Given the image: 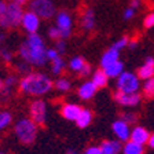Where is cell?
Returning a JSON list of instances; mask_svg holds the SVG:
<instances>
[{
    "label": "cell",
    "mask_w": 154,
    "mask_h": 154,
    "mask_svg": "<svg viewBox=\"0 0 154 154\" xmlns=\"http://www.w3.org/2000/svg\"><path fill=\"white\" fill-rule=\"evenodd\" d=\"M136 76L139 77V80H149L151 77H154V66L151 65H142L136 72Z\"/></svg>",
    "instance_id": "7402d4cb"
},
{
    "label": "cell",
    "mask_w": 154,
    "mask_h": 154,
    "mask_svg": "<svg viewBox=\"0 0 154 154\" xmlns=\"http://www.w3.org/2000/svg\"><path fill=\"white\" fill-rule=\"evenodd\" d=\"M14 132H15L17 138H18V140L21 142V143L30 144L36 140V136H37V125L30 119H22L15 124Z\"/></svg>",
    "instance_id": "277c9868"
},
{
    "label": "cell",
    "mask_w": 154,
    "mask_h": 154,
    "mask_svg": "<svg viewBox=\"0 0 154 154\" xmlns=\"http://www.w3.org/2000/svg\"><path fill=\"white\" fill-rule=\"evenodd\" d=\"M23 18V11L22 6L17 4L15 2L7 4V10L3 15H0V26L3 29H11L17 28L22 23Z\"/></svg>",
    "instance_id": "3957f363"
},
{
    "label": "cell",
    "mask_w": 154,
    "mask_h": 154,
    "mask_svg": "<svg viewBox=\"0 0 154 154\" xmlns=\"http://www.w3.org/2000/svg\"><path fill=\"white\" fill-rule=\"evenodd\" d=\"M6 10H7V4L4 3L3 0H0V15H3L6 13Z\"/></svg>",
    "instance_id": "ab89813d"
},
{
    "label": "cell",
    "mask_w": 154,
    "mask_h": 154,
    "mask_svg": "<svg viewBox=\"0 0 154 154\" xmlns=\"http://www.w3.org/2000/svg\"><path fill=\"white\" fill-rule=\"evenodd\" d=\"M91 81L95 84L96 88H105V87L107 85L109 77H107V74L105 73L103 69H98V70H95L92 73V80Z\"/></svg>",
    "instance_id": "ac0fdd59"
},
{
    "label": "cell",
    "mask_w": 154,
    "mask_h": 154,
    "mask_svg": "<svg viewBox=\"0 0 154 154\" xmlns=\"http://www.w3.org/2000/svg\"><path fill=\"white\" fill-rule=\"evenodd\" d=\"M128 43H129V37H128V36H122V37L119 38V40H117V42H116L112 47L120 51V50H122V48L128 47Z\"/></svg>",
    "instance_id": "f1b7e54d"
},
{
    "label": "cell",
    "mask_w": 154,
    "mask_h": 154,
    "mask_svg": "<svg viewBox=\"0 0 154 154\" xmlns=\"http://www.w3.org/2000/svg\"><path fill=\"white\" fill-rule=\"evenodd\" d=\"M17 70H18V73H21L22 76H28V74H30L32 72H30V65L28 63V62H21V63L17 65Z\"/></svg>",
    "instance_id": "f546056e"
},
{
    "label": "cell",
    "mask_w": 154,
    "mask_h": 154,
    "mask_svg": "<svg viewBox=\"0 0 154 154\" xmlns=\"http://www.w3.org/2000/svg\"><path fill=\"white\" fill-rule=\"evenodd\" d=\"M143 63L144 65H151V66H154V58L153 57H147L146 59H144Z\"/></svg>",
    "instance_id": "60d3db41"
},
{
    "label": "cell",
    "mask_w": 154,
    "mask_h": 154,
    "mask_svg": "<svg viewBox=\"0 0 154 154\" xmlns=\"http://www.w3.org/2000/svg\"><path fill=\"white\" fill-rule=\"evenodd\" d=\"M17 4H19V6H22V4H25V3H28L29 0H14Z\"/></svg>",
    "instance_id": "ee69618b"
},
{
    "label": "cell",
    "mask_w": 154,
    "mask_h": 154,
    "mask_svg": "<svg viewBox=\"0 0 154 154\" xmlns=\"http://www.w3.org/2000/svg\"><path fill=\"white\" fill-rule=\"evenodd\" d=\"M3 85H4V81L2 80V79H0V91L3 90Z\"/></svg>",
    "instance_id": "bcb514c9"
},
{
    "label": "cell",
    "mask_w": 154,
    "mask_h": 154,
    "mask_svg": "<svg viewBox=\"0 0 154 154\" xmlns=\"http://www.w3.org/2000/svg\"><path fill=\"white\" fill-rule=\"evenodd\" d=\"M65 63H63V59H62L61 57L55 58L54 61H52V73L54 74H59L62 72V69H63Z\"/></svg>",
    "instance_id": "4316f807"
},
{
    "label": "cell",
    "mask_w": 154,
    "mask_h": 154,
    "mask_svg": "<svg viewBox=\"0 0 154 154\" xmlns=\"http://www.w3.org/2000/svg\"><path fill=\"white\" fill-rule=\"evenodd\" d=\"M45 55H47V59H50V61H54L55 58L59 57V54H58L57 50H54V48H50V50H47V52H45Z\"/></svg>",
    "instance_id": "836d02e7"
},
{
    "label": "cell",
    "mask_w": 154,
    "mask_h": 154,
    "mask_svg": "<svg viewBox=\"0 0 154 154\" xmlns=\"http://www.w3.org/2000/svg\"><path fill=\"white\" fill-rule=\"evenodd\" d=\"M140 0H131V2H129V6L128 7H131L132 10H135V11H136V10L139 8V7H140Z\"/></svg>",
    "instance_id": "f35d334b"
},
{
    "label": "cell",
    "mask_w": 154,
    "mask_h": 154,
    "mask_svg": "<svg viewBox=\"0 0 154 154\" xmlns=\"http://www.w3.org/2000/svg\"><path fill=\"white\" fill-rule=\"evenodd\" d=\"M48 36H50V38L58 42V40H61V30L58 28H55V26H51L48 29Z\"/></svg>",
    "instance_id": "4dcf8cb0"
},
{
    "label": "cell",
    "mask_w": 154,
    "mask_h": 154,
    "mask_svg": "<svg viewBox=\"0 0 154 154\" xmlns=\"http://www.w3.org/2000/svg\"><path fill=\"white\" fill-rule=\"evenodd\" d=\"M119 57H120L119 50H116V48H113V47H110L109 50H106L105 54L100 58V66H102V69H106V67H109L110 65L119 62Z\"/></svg>",
    "instance_id": "5bb4252c"
},
{
    "label": "cell",
    "mask_w": 154,
    "mask_h": 154,
    "mask_svg": "<svg viewBox=\"0 0 154 154\" xmlns=\"http://www.w3.org/2000/svg\"><path fill=\"white\" fill-rule=\"evenodd\" d=\"M92 117H94V114L90 109H83L76 121L77 127H79V128H85V127H88V125L91 124V121H92Z\"/></svg>",
    "instance_id": "44dd1931"
},
{
    "label": "cell",
    "mask_w": 154,
    "mask_h": 154,
    "mask_svg": "<svg viewBox=\"0 0 154 154\" xmlns=\"http://www.w3.org/2000/svg\"><path fill=\"white\" fill-rule=\"evenodd\" d=\"M54 83L48 76L42 73H30L19 81L21 92L32 96H42L52 88Z\"/></svg>",
    "instance_id": "7a4b0ae2"
},
{
    "label": "cell",
    "mask_w": 154,
    "mask_h": 154,
    "mask_svg": "<svg viewBox=\"0 0 154 154\" xmlns=\"http://www.w3.org/2000/svg\"><path fill=\"white\" fill-rule=\"evenodd\" d=\"M134 15H135V10H132L131 7H127V8H125V11H124V14H122L124 19H127V21H128V19H131Z\"/></svg>",
    "instance_id": "8d00e7d4"
},
{
    "label": "cell",
    "mask_w": 154,
    "mask_h": 154,
    "mask_svg": "<svg viewBox=\"0 0 154 154\" xmlns=\"http://www.w3.org/2000/svg\"><path fill=\"white\" fill-rule=\"evenodd\" d=\"M57 28L61 30V40H65L72 33V17L66 10H61L57 15Z\"/></svg>",
    "instance_id": "ba28073f"
},
{
    "label": "cell",
    "mask_w": 154,
    "mask_h": 154,
    "mask_svg": "<svg viewBox=\"0 0 154 154\" xmlns=\"http://www.w3.org/2000/svg\"><path fill=\"white\" fill-rule=\"evenodd\" d=\"M84 154H102V150H100V147H96V146H91V147L87 149Z\"/></svg>",
    "instance_id": "74e56055"
},
{
    "label": "cell",
    "mask_w": 154,
    "mask_h": 154,
    "mask_svg": "<svg viewBox=\"0 0 154 154\" xmlns=\"http://www.w3.org/2000/svg\"><path fill=\"white\" fill-rule=\"evenodd\" d=\"M102 154H119L122 150V144L120 140H105L100 144Z\"/></svg>",
    "instance_id": "e0dca14e"
},
{
    "label": "cell",
    "mask_w": 154,
    "mask_h": 154,
    "mask_svg": "<svg viewBox=\"0 0 154 154\" xmlns=\"http://www.w3.org/2000/svg\"><path fill=\"white\" fill-rule=\"evenodd\" d=\"M47 50L44 48L43 38L37 33H29L26 42L19 47V55L25 62L35 66H43L47 61Z\"/></svg>",
    "instance_id": "6da1fadb"
},
{
    "label": "cell",
    "mask_w": 154,
    "mask_h": 154,
    "mask_svg": "<svg viewBox=\"0 0 154 154\" xmlns=\"http://www.w3.org/2000/svg\"><path fill=\"white\" fill-rule=\"evenodd\" d=\"M58 51V54H63L65 50H66V44H65V40H58L57 42V48H55Z\"/></svg>",
    "instance_id": "d590c367"
},
{
    "label": "cell",
    "mask_w": 154,
    "mask_h": 154,
    "mask_svg": "<svg viewBox=\"0 0 154 154\" xmlns=\"http://www.w3.org/2000/svg\"><path fill=\"white\" fill-rule=\"evenodd\" d=\"M85 63H87V62H85V59H84L83 57H76V58H73V59L70 61L69 66H70V69L73 72H77V73H79V72H80L81 69L84 67V65H85Z\"/></svg>",
    "instance_id": "cb8c5ba5"
},
{
    "label": "cell",
    "mask_w": 154,
    "mask_h": 154,
    "mask_svg": "<svg viewBox=\"0 0 154 154\" xmlns=\"http://www.w3.org/2000/svg\"><path fill=\"white\" fill-rule=\"evenodd\" d=\"M66 154H77V153H76V151L73 150V149H69V150L66 151Z\"/></svg>",
    "instance_id": "f6af8a7d"
},
{
    "label": "cell",
    "mask_w": 154,
    "mask_h": 154,
    "mask_svg": "<svg viewBox=\"0 0 154 154\" xmlns=\"http://www.w3.org/2000/svg\"><path fill=\"white\" fill-rule=\"evenodd\" d=\"M3 40H4V35L0 32V44H2V42H3Z\"/></svg>",
    "instance_id": "7dc6e473"
},
{
    "label": "cell",
    "mask_w": 154,
    "mask_h": 154,
    "mask_svg": "<svg viewBox=\"0 0 154 154\" xmlns=\"http://www.w3.org/2000/svg\"><path fill=\"white\" fill-rule=\"evenodd\" d=\"M122 154H144V146L128 140L122 146Z\"/></svg>",
    "instance_id": "ffe728a7"
},
{
    "label": "cell",
    "mask_w": 154,
    "mask_h": 154,
    "mask_svg": "<svg viewBox=\"0 0 154 154\" xmlns=\"http://www.w3.org/2000/svg\"><path fill=\"white\" fill-rule=\"evenodd\" d=\"M143 95L146 98H153L154 96V77L149 79L143 84Z\"/></svg>",
    "instance_id": "603a6c76"
},
{
    "label": "cell",
    "mask_w": 154,
    "mask_h": 154,
    "mask_svg": "<svg viewBox=\"0 0 154 154\" xmlns=\"http://www.w3.org/2000/svg\"><path fill=\"white\" fill-rule=\"evenodd\" d=\"M120 120H122L124 122H127L128 125H131V124H134V122L138 121V114H135V113H132V112H125V113L121 114Z\"/></svg>",
    "instance_id": "484cf974"
},
{
    "label": "cell",
    "mask_w": 154,
    "mask_h": 154,
    "mask_svg": "<svg viewBox=\"0 0 154 154\" xmlns=\"http://www.w3.org/2000/svg\"><path fill=\"white\" fill-rule=\"evenodd\" d=\"M79 74H80L81 77L90 76V74H91V65H90V63H85V65H84L83 69H81V70L79 72Z\"/></svg>",
    "instance_id": "e575fe53"
},
{
    "label": "cell",
    "mask_w": 154,
    "mask_h": 154,
    "mask_svg": "<svg viewBox=\"0 0 154 154\" xmlns=\"http://www.w3.org/2000/svg\"><path fill=\"white\" fill-rule=\"evenodd\" d=\"M116 87H117V91L127 92V94H135V92H138L139 88H140V80H139V77L135 73L124 72L117 79Z\"/></svg>",
    "instance_id": "5b68a950"
},
{
    "label": "cell",
    "mask_w": 154,
    "mask_h": 154,
    "mask_svg": "<svg viewBox=\"0 0 154 154\" xmlns=\"http://www.w3.org/2000/svg\"><path fill=\"white\" fill-rule=\"evenodd\" d=\"M150 135L151 134L144 128V127L136 125V127H134V128L131 129V138H129V140L144 146V144H147L149 139H150Z\"/></svg>",
    "instance_id": "8fae6325"
},
{
    "label": "cell",
    "mask_w": 154,
    "mask_h": 154,
    "mask_svg": "<svg viewBox=\"0 0 154 154\" xmlns=\"http://www.w3.org/2000/svg\"><path fill=\"white\" fill-rule=\"evenodd\" d=\"M96 90H98V88L95 87V84H94L92 81H85V83H83L81 87L79 88V96H80L83 100H88L96 94Z\"/></svg>",
    "instance_id": "9a60e30c"
},
{
    "label": "cell",
    "mask_w": 154,
    "mask_h": 154,
    "mask_svg": "<svg viewBox=\"0 0 154 154\" xmlns=\"http://www.w3.org/2000/svg\"><path fill=\"white\" fill-rule=\"evenodd\" d=\"M29 114H30V120L36 125H44L45 119H47V106H45L44 100H33L29 105Z\"/></svg>",
    "instance_id": "52a82bcc"
},
{
    "label": "cell",
    "mask_w": 154,
    "mask_h": 154,
    "mask_svg": "<svg viewBox=\"0 0 154 154\" xmlns=\"http://www.w3.org/2000/svg\"><path fill=\"white\" fill-rule=\"evenodd\" d=\"M105 70V73L107 74V77L109 79H119L120 76H121V73H124V63L122 62H116V63L110 65L109 67H106V69H103Z\"/></svg>",
    "instance_id": "d6986e66"
},
{
    "label": "cell",
    "mask_w": 154,
    "mask_h": 154,
    "mask_svg": "<svg viewBox=\"0 0 154 154\" xmlns=\"http://www.w3.org/2000/svg\"><path fill=\"white\" fill-rule=\"evenodd\" d=\"M22 25H23V28H25L29 33H36V32H37V29H38V25H40L38 17L36 15V14L28 11V13L23 14Z\"/></svg>",
    "instance_id": "4fadbf2b"
},
{
    "label": "cell",
    "mask_w": 154,
    "mask_h": 154,
    "mask_svg": "<svg viewBox=\"0 0 154 154\" xmlns=\"http://www.w3.org/2000/svg\"><path fill=\"white\" fill-rule=\"evenodd\" d=\"M114 100L119 103L120 106H124V107H134V106H138L140 102L142 96L140 94L135 92V94H127V92H121V91H116L114 92Z\"/></svg>",
    "instance_id": "9c48e42d"
},
{
    "label": "cell",
    "mask_w": 154,
    "mask_h": 154,
    "mask_svg": "<svg viewBox=\"0 0 154 154\" xmlns=\"http://www.w3.org/2000/svg\"><path fill=\"white\" fill-rule=\"evenodd\" d=\"M11 120H13V116H11V113L8 112H0V131L4 128H7L10 125V122H11Z\"/></svg>",
    "instance_id": "d4e9b609"
},
{
    "label": "cell",
    "mask_w": 154,
    "mask_h": 154,
    "mask_svg": "<svg viewBox=\"0 0 154 154\" xmlns=\"http://www.w3.org/2000/svg\"><path fill=\"white\" fill-rule=\"evenodd\" d=\"M147 144H149V146H150V147L154 150V134H151V135H150V139H149Z\"/></svg>",
    "instance_id": "b9f144b4"
},
{
    "label": "cell",
    "mask_w": 154,
    "mask_h": 154,
    "mask_svg": "<svg viewBox=\"0 0 154 154\" xmlns=\"http://www.w3.org/2000/svg\"><path fill=\"white\" fill-rule=\"evenodd\" d=\"M55 88L59 91H69L70 90V81L66 80V79H59L55 83Z\"/></svg>",
    "instance_id": "83f0119b"
},
{
    "label": "cell",
    "mask_w": 154,
    "mask_h": 154,
    "mask_svg": "<svg viewBox=\"0 0 154 154\" xmlns=\"http://www.w3.org/2000/svg\"><path fill=\"white\" fill-rule=\"evenodd\" d=\"M81 110L83 109H81L79 105H74V103H66V105L62 106L61 114L65 120H69V121H77Z\"/></svg>",
    "instance_id": "7c38bea8"
},
{
    "label": "cell",
    "mask_w": 154,
    "mask_h": 154,
    "mask_svg": "<svg viewBox=\"0 0 154 154\" xmlns=\"http://www.w3.org/2000/svg\"><path fill=\"white\" fill-rule=\"evenodd\" d=\"M143 26L146 29H151V28H154V13H150L146 18H144V21H143Z\"/></svg>",
    "instance_id": "1f68e13d"
},
{
    "label": "cell",
    "mask_w": 154,
    "mask_h": 154,
    "mask_svg": "<svg viewBox=\"0 0 154 154\" xmlns=\"http://www.w3.org/2000/svg\"><path fill=\"white\" fill-rule=\"evenodd\" d=\"M0 154H4V153H0Z\"/></svg>",
    "instance_id": "c3c4849f"
},
{
    "label": "cell",
    "mask_w": 154,
    "mask_h": 154,
    "mask_svg": "<svg viewBox=\"0 0 154 154\" xmlns=\"http://www.w3.org/2000/svg\"><path fill=\"white\" fill-rule=\"evenodd\" d=\"M113 134L117 136V140L120 142H128L131 138V128L127 122H124L122 120H117L112 124Z\"/></svg>",
    "instance_id": "30bf717a"
},
{
    "label": "cell",
    "mask_w": 154,
    "mask_h": 154,
    "mask_svg": "<svg viewBox=\"0 0 154 154\" xmlns=\"http://www.w3.org/2000/svg\"><path fill=\"white\" fill-rule=\"evenodd\" d=\"M136 43H138V42H136V40H129V43H128V47H129V48H135V47H136V45H138V44H136Z\"/></svg>",
    "instance_id": "7bdbcfd3"
},
{
    "label": "cell",
    "mask_w": 154,
    "mask_h": 154,
    "mask_svg": "<svg viewBox=\"0 0 154 154\" xmlns=\"http://www.w3.org/2000/svg\"><path fill=\"white\" fill-rule=\"evenodd\" d=\"M29 11L43 19H51L55 15V6L51 0H30Z\"/></svg>",
    "instance_id": "8992f818"
},
{
    "label": "cell",
    "mask_w": 154,
    "mask_h": 154,
    "mask_svg": "<svg viewBox=\"0 0 154 154\" xmlns=\"http://www.w3.org/2000/svg\"><path fill=\"white\" fill-rule=\"evenodd\" d=\"M81 26L85 32H91L95 28V13L92 8H87L81 17Z\"/></svg>",
    "instance_id": "2e32d148"
},
{
    "label": "cell",
    "mask_w": 154,
    "mask_h": 154,
    "mask_svg": "<svg viewBox=\"0 0 154 154\" xmlns=\"http://www.w3.org/2000/svg\"><path fill=\"white\" fill-rule=\"evenodd\" d=\"M0 57L3 58L4 62H10L13 59V54H11L8 50H3V48H2V51H0Z\"/></svg>",
    "instance_id": "d6a6232c"
}]
</instances>
